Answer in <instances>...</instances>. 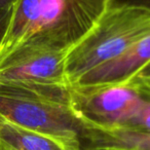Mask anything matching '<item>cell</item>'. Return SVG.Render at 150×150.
I'll list each match as a JSON object with an SVG mask.
<instances>
[{"mask_svg": "<svg viewBox=\"0 0 150 150\" xmlns=\"http://www.w3.org/2000/svg\"><path fill=\"white\" fill-rule=\"evenodd\" d=\"M109 0H17L0 60L19 48L70 52L93 29Z\"/></svg>", "mask_w": 150, "mask_h": 150, "instance_id": "1", "label": "cell"}, {"mask_svg": "<svg viewBox=\"0 0 150 150\" xmlns=\"http://www.w3.org/2000/svg\"><path fill=\"white\" fill-rule=\"evenodd\" d=\"M70 84L0 83V115L79 150H93L95 129L70 109Z\"/></svg>", "mask_w": 150, "mask_h": 150, "instance_id": "2", "label": "cell"}, {"mask_svg": "<svg viewBox=\"0 0 150 150\" xmlns=\"http://www.w3.org/2000/svg\"><path fill=\"white\" fill-rule=\"evenodd\" d=\"M150 33V11L108 6L93 29L66 57V77L72 86L93 69L120 57Z\"/></svg>", "mask_w": 150, "mask_h": 150, "instance_id": "3", "label": "cell"}, {"mask_svg": "<svg viewBox=\"0 0 150 150\" xmlns=\"http://www.w3.org/2000/svg\"><path fill=\"white\" fill-rule=\"evenodd\" d=\"M146 100H150L146 86L133 78L121 83L71 86L69 107L90 127L116 131Z\"/></svg>", "mask_w": 150, "mask_h": 150, "instance_id": "4", "label": "cell"}, {"mask_svg": "<svg viewBox=\"0 0 150 150\" xmlns=\"http://www.w3.org/2000/svg\"><path fill=\"white\" fill-rule=\"evenodd\" d=\"M150 63V33L120 57L93 69L72 86H91L127 82Z\"/></svg>", "mask_w": 150, "mask_h": 150, "instance_id": "5", "label": "cell"}, {"mask_svg": "<svg viewBox=\"0 0 150 150\" xmlns=\"http://www.w3.org/2000/svg\"><path fill=\"white\" fill-rule=\"evenodd\" d=\"M2 150H79L60 140L35 133L3 119L0 127Z\"/></svg>", "mask_w": 150, "mask_h": 150, "instance_id": "6", "label": "cell"}, {"mask_svg": "<svg viewBox=\"0 0 150 150\" xmlns=\"http://www.w3.org/2000/svg\"><path fill=\"white\" fill-rule=\"evenodd\" d=\"M121 148L127 150H150V136L139 135L125 131H101L96 129L94 149Z\"/></svg>", "mask_w": 150, "mask_h": 150, "instance_id": "7", "label": "cell"}, {"mask_svg": "<svg viewBox=\"0 0 150 150\" xmlns=\"http://www.w3.org/2000/svg\"><path fill=\"white\" fill-rule=\"evenodd\" d=\"M119 131L150 136V100L144 101Z\"/></svg>", "mask_w": 150, "mask_h": 150, "instance_id": "8", "label": "cell"}, {"mask_svg": "<svg viewBox=\"0 0 150 150\" xmlns=\"http://www.w3.org/2000/svg\"><path fill=\"white\" fill-rule=\"evenodd\" d=\"M108 6H129L150 11V0H109Z\"/></svg>", "mask_w": 150, "mask_h": 150, "instance_id": "9", "label": "cell"}, {"mask_svg": "<svg viewBox=\"0 0 150 150\" xmlns=\"http://www.w3.org/2000/svg\"><path fill=\"white\" fill-rule=\"evenodd\" d=\"M11 11H2L0 9V46L2 44V41L5 37L8 24L11 21Z\"/></svg>", "mask_w": 150, "mask_h": 150, "instance_id": "10", "label": "cell"}, {"mask_svg": "<svg viewBox=\"0 0 150 150\" xmlns=\"http://www.w3.org/2000/svg\"><path fill=\"white\" fill-rule=\"evenodd\" d=\"M134 78H137V79L143 80V81H147L150 80V63H148L137 75H136Z\"/></svg>", "mask_w": 150, "mask_h": 150, "instance_id": "11", "label": "cell"}, {"mask_svg": "<svg viewBox=\"0 0 150 150\" xmlns=\"http://www.w3.org/2000/svg\"><path fill=\"white\" fill-rule=\"evenodd\" d=\"M17 0H0V9L11 11Z\"/></svg>", "mask_w": 150, "mask_h": 150, "instance_id": "12", "label": "cell"}, {"mask_svg": "<svg viewBox=\"0 0 150 150\" xmlns=\"http://www.w3.org/2000/svg\"><path fill=\"white\" fill-rule=\"evenodd\" d=\"M141 81H143V80H141ZM143 82H144V84L146 86V88H147V92H148V94H149V96H150V80H147V81H143Z\"/></svg>", "mask_w": 150, "mask_h": 150, "instance_id": "13", "label": "cell"}, {"mask_svg": "<svg viewBox=\"0 0 150 150\" xmlns=\"http://www.w3.org/2000/svg\"><path fill=\"white\" fill-rule=\"evenodd\" d=\"M104 150H127V149H121V148H107Z\"/></svg>", "mask_w": 150, "mask_h": 150, "instance_id": "14", "label": "cell"}, {"mask_svg": "<svg viewBox=\"0 0 150 150\" xmlns=\"http://www.w3.org/2000/svg\"><path fill=\"white\" fill-rule=\"evenodd\" d=\"M2 122H3V117L0 115V127H1V125H2Z\"/></svg>", "mask_w": 150, "mask_h": 150, "instance_id": "15", "label": "cell"}, {"mask_svg": "<svg viewBox=\"0 0 150 150\" xmlns=\"http://www.w3.org/2000/svg\"><path fill=\"white\" fill-rule=\"evenodd\" d=\"M0 150H2V148H1V146H0Z\"/></svg>", "mask_w": 150, "mask_h": 150, "instance_id": "16", "label": "cell"}]
</instances>
